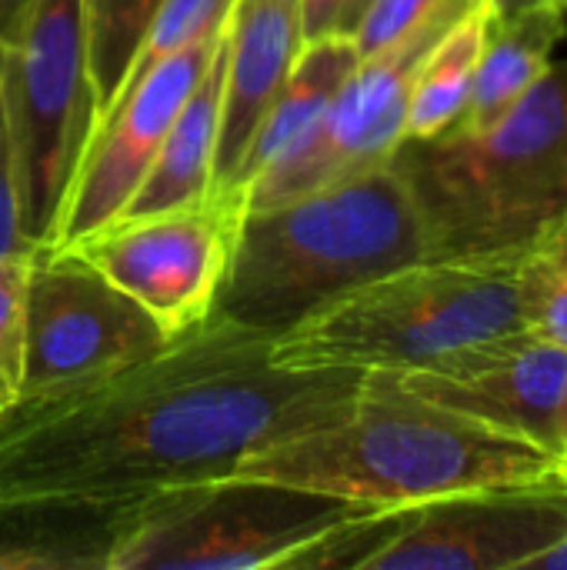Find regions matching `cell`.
I'll list each match as a JSON object with an SVG mask.
<instances>
[{
    "mask_svg": "<svg viewBox=\"0 0 567 570\" xmlns=\"http://www.w3.org/2000/svg\"><path fill=\"white\" fill-rule=\"evenodd\" d=\"M364 374L281 367L274 337L224 314L100 377L0 417V498L144 501L234 474L244 458L341 417Z\"/></svg>",
    "mask_w": 567,
    "mask_h": 570,
    "instance_id": "6da1fadb",
    "label": "cell"
},
{
    "mask_svg": "<svg viewBox=\"0 0 567 570\" xmlns=\"http://www.w3.org/2000/svg\"><path fill=\"white\" fill-rule=\"evenodd\" d=\"M234 474L274 478L371 511L567 478L551 448L411 397L371 374L341 417L254 451Z\"/></svg>",
    "mask_w": 567,
    "mask_h": 570,
    "instance_id": "7a4b0ae2",
    "label": "cell"
},
{
    "mask_svg": "<svg viewBox=\"0 0 567 570\" xmlns=\"http://www.w3.org/2000/svg\"><path fill=\"white\" fill-rule=\"evenodd\" d=\"M428 257L401 174L384 164L244 210L214 311L281 337L344 294Z\"/></svg>",
    "mask_w": 567,
    "mask_h": 570,
    "instance_id": "3957f363",
    "label": "cell"
},
{
    "mask_svg": "<svg viewBox=\"0 0 567 570\" xmlns=\"http://www.w3.org/2000/svg\"><path fill=\"white\" fill-rule=\"evenodd\" d=\"M388 164L418 207L428 257L541 244L567 217V60L488 127L401 140Z\"/></svg>",
    "mask_w": 567,
    "mask_h": 570,
    "instance_id": "277c9868",
    "label": "cell"
},
{
    "mask_svg": "<svg viewBox=\"0 0 567 570\" xmlns=\"http://www.w3.org/2000/svg\"><path fill=\"white\" fill-rule=\"evenodd\" d=\"M528 250L404 264L274 337V361L297 371L401 374L528 334L521 301Z\"/></svg>",
    "mask_w": 567,
    "mask_h": 570,
    "instance_id": "5b68a950",
    "label": "cell"
},
{
    "mask_svg": "<svg viewBox=\"0 0 567 570\" xmlns=\"http://www.w3.org/2000/svg\"><path fill=\"white\" fill-rule=\"evenodd\" d=\"M364 511L274 478H207L137 501L107 570H291Z\"/></svg>",
    "mask_w": 567,
    "mask_h": 570,
    "instance_id": "8992f818",
    "label": "cell"
},
{
    "mask_svg": "<svg viewBox=\"0 0 567 570\" xmlns=\"http://www.w3.org/2000/svg\"><path fill=\"white\" fill-rule=\"evenodd\" d=\"M567 534V478L364 511L291 570H528Z\"/></svg>",
    "mask_w": 567,
    "mask_h": 570,
    "instance_id": "52a82bcc",
    "label": "cell"
},
{
    "mask_svg": "<svg viewBox=\"0 0 567 570\" xmlns=\"http://www.w3.org/2000/svg\"><path fill=\"white\" fill-rule=\"evenodd\" d=\"M0 94L30 247H50L84 150L97 130L80 0H33L0 43Z\"/></svg>",
    "mask_w": 567,
    "mask_h": 570,
    "instance_id": "ba28073f",
    "label": "cell"
},
{
    "mask_svg": "<svg viewBox=\"0 0 567 570\" xmlns=\"http://www.w3.org/2000/svg\"><path fill=\"white\" fill-rule=\"evenodd\" d=\"M241 217V194L214 190L174 210L117 217L60 250L84 257L177 337L214 314Z\"/></svg>",
    "mask_w": 567,
    "mask_h": 570,
    "instance_id": "9c48e42d",
    "label": "cell"
},
{
    "mask_svg": "<svg viewBox=\"0 0 567 570\" xmlns=\"http://www.w3.org/2000/svg\"><path fill=\"white\" fill-rule=\"evenodd\" d=\"M167 341L164 327L84 257L60 247L33 250L27 277L23 397L127 367Z\"/></svg>",
    "mask_w": 567,
    "mask_h": 570,
    "instance_id": "30bf717a",
    "label": "cell"
},
{
    "mask_svg": "<svg viewBox=\"0 0 567 570\" xmlns=\"http://www.w3.org/2000/svg\"><path fill=\"white\" fill-rule=\"evenodd\" d=\"M465 13L434 17L391 47L361 57L317 127L277 167L244 187V210L384 167L404 140L408 100L424 57Z\"/></svg>",
    "mask_w": 567,
    "mask_h": 570,
    "instance_id": "8fae6325",
    "label": "cell"
},
{
    "mask_svg": "<svg viewBox=\"0 0 567 570\" xmlns=\"http://www.w3.org/2000/svg\"><path fill=\"white\" fill-rule=\"evenodd\" d=\"M224 33L227 27L164 57L114 100L84 150L50 247H67L120 217L147 177L180 104L190 97L207 63L221 50Z\"/></svg>",
    "mask_w": 567,
    "mask_h": 570,
    "instance_id": "7c38bea8",
    "label": "cell"
},
{
    "mask_svg": "<svg viewBox=\"0 0 567 570\" xmlns=\"http://www.w3.org/2000/svg\"><path fill=\"white\" fill-rule=\"evenodd\" d=\"M371 377L461 417L531 438L558 454L555 438L567 397V354L531 334L491 341L431 367Z\"/></svg>",
    "mask_w": 567,
    "mask_h": 570,
    "instance_id": "4fadbf2b",
    "label": "cell"
},
{
    "mask_svg": "<svg viewBox=\"0 0 567 570\" xmlns=\"http://www.w3.org/2000/svg\"><path fill=\"white\" fill-rule=\"evenodd\" d=\"M301 0H237L224 37V110L214 190L234 194L247 144L304 50Z\"/></svg>",
    "mask_w": 567,
    "mask_h": 570,
    "instance_id": "5bb4252c",
    "label": "cell"
},
{
    "mask_svg": "<svg viewBox=\"0 0 567 570\" xmlns=\"http://www.w3.org/2000/svg\"><path fill=\"white\" fill-rule=\"evenodd\" d=\"M137 501L0 498V570H107Z\"/></svg>",
    "mask_w": 567,
    "mask_h": 570,
    "instance_id": "9a60e30c",
    "label": "cell"
},
{
    "mask_svg": "<svg viewBox=\"0 0 567 570\" xmlns=\"http://www.w3.org/2000/svg\"><path fill=\"white\" fill-rule=\"evenodd\" d=\"M221 110H224V43L207 63L190 97L180 104L147 177L140 180L120 217L160 214L184 204H197L207 194H214Z\"/></svg>",
    "mask_w": 567,
    "mask_h": 570,
    "instance_id": "2e32d148",
    "label": "cell"
},
{
    "mask_svg": "<svg viewBox=\"0 0 567 570\" xmlns=\"http://www.w3.org/2000/svg\"><path fill=\"white\" fill-rule=\"evenodd\" d=\"M358 60L361 53L354 40L344 33H331L304 43L291 77L277 90L274 104L267 107L247 144V154L237 167L234 194H244L251 180L277 167L317 127V120L324 117V110L331 107V100L358 67Z\"/></svg>",
    "mask_w": 567,
    "mask_h": 570,
    "instance_id": "e0dca14e",
    "label": "cell"
},
{
    "mask_svg": "<svg viewBox=\"0 0 567 570\" xmlns=\"http://www.w3.org/2000/svg\"><path fill=\"white\" fill-rule=\"evenodd\" d=\"M567 30V13L555 3L528 7L515 17L495 20L488 27V40L475 70L471 100L458 127H488L501 114H508L555 63L551 53Z\"/></svg>",
    "mask_w": 567,
    "mask_h": 570,
    "instance_id": "ac0fdd59",
    "label": "cell"
},
{
    "mask_svg": "<svg viewBox=\"0 0 567 570\" xmlns=\"http://www.w3.org/2000/svg\"><path fill=\"white\" fill-rule=\"evenodd\" d=\"M488 27H491V3L481 0L458 23H451V30L431 47L411 87L404 140L438 137L458 127L471 100V83L488 40Z\"/></svg>",
    "mask_w": 567,
    "mask_h": 570,
    "instance_id": "d6986e66",
    "label": "cell"
},
{
    "mask_svg": "<svg viewBox=\"0 0 567 570\" xmlns=\"http://www.w3.org/2000/svg\"><path fill=\"white\" fill-rule=\"evenodd\" d=\"M157 7H160V0H80L100 117L110 110V104L124 90L134 53H137ZM100 117H97V124H100Z\"/></svg>",
    "mask_w": 567,
    "mask_h": 570,
    "instance_id": "ffe728a7",
    "label": "cell"
},
{
    "mask_svg": "<svg viewBox=\"0 0 567 570\" xmlns=\"http://www.w3.org/2000/svg\"><path fill=\"white\" fill-rule=\"evenodd\" d=\"M234 3L237 0H160L157 13L147 23V33L140 40L137 53H134V63H130L127 80H124V90L140 73H147L154 63H160L164 57H170V53H177V50H184L190 43H201V40L221 33L227 27L231 13H234Z\"/></svg>",
    "mask_w": 567,
    "mask_h": 570,
    "instance_id": "44dd1931",
    "label": "cell"
},
{
    "mask_svg": "<svg viewBox=\"0 0 567 570\" xmlns=\"http://www.w3.org/2000/svg\"><path fill=\"white\" fill-rule=\"evenodd\" d=\"M30 261L33 250H20L0 261V417L23 397Z\"/></svg>",
    "mask_w": 567,
    "mask_h": 570,
    "instance_id": "7402d4cb",
    "label": "cell"
},
{
    "mask_svg": "<svg viewBox=\"0 0 567 570\" xmlns=\"http://www.w3.org/2000/svg\"><path fill=\"white\" fill-rule=\"evenodd\" d=\"M525 331L567 354V271L535 244L521 271Z\"/></svg>",
    "mask_w": 567,
    "mask_h": 570,
    "instance_id": "603a6c76",
    "label": "cell"
},
{
    "mask_svg": "<svg viewBox=\"0 0 567 570\" xmlns=\"http://www.w3.org/2000/svg\"><path fill=\"white\" fill-rule=\"evenodd\" d=\"M475 3H481V0H371L348 37L354 40L358 53L368 57V53L391 47L414 27L434 20V17H444V13L471 10Z\"/></svg>",
    "mask_w": 567,
    "mask_h": 570,
    "instance_id": "cb8c5ba5",
    "label": "cell"
},
{
    "mask_svg": "<svg viewBox=\"0 0 567 570\" xmlns=\"http://www.w3.org/2000/svg\"><path fill=\"white\" fill-rule=\"evenodd\" d=\"M20 250H33V247L23 234L17 160H13L10 127H7V110H3V94H0V261Z\"/></svg>",
    "mask_w": 567,
    "mask_h": 570,
    "instance_id": "d4e9b609",
    "label": "cell"
},
{
    "mask_svg": "<svg viewBox=\"0 0 567 570\" xmlns=\"http://www.w3.org/2000/svg\"><path fill=\"white\" fill-rule=\"evenodd\" d=\"M348 3L351 0H301L304 40H321V37L341 33Z\"/></svg>",
    "mask_w": 567,
    "mask_h": 570,
    "instance_id": "484cf974",
    "label": "cell"
},
{
    "mask_svg": "<svg viewBox=\"0 0 567 570\" xmlns=\"http://www.w3.org/2000/svg\"><path fill=\"white\" fill-rule=\"evenodd\" d=\"M30 3L33 0H0V43L17 30V23L23 20V13H27Z\"/></svg>",
    "mask_w": 567,
    "mask_h": 570,
    "instance_id": "4316f807",
    "label": "cell"
},
{
    "mask_svg": "<svg viewBox=\"0 0 567 570\" xmlns=\"http://www.w3.org/2000/svg\"><path fill=\"white\" fill-rule=\"evenodd\" d=\"M541 247L548 250V257H551L555 264H561L567 271V217L548 234V237H545V240H541Z\"/></svg>",
    "mask_w": 567,
    "mask_h": 570,
    "instance_id": "83f0119b",
    "label": "cell"
},
{
    "mask_svg": "<svg viewBox=\"0 0 567 570\" xmlns=\"http://www.w3.org/2000/svg\"><path fill=\"white\" fill-rule=\"evenodd\" d=\"M528 570H567V534L545 554H538Z\"/></svg>",
    "mask_w": 567,
    "mask_h": 570,
    "instance_id": "f1b7e54d",
    "label": "cell"
},
{
    "mask_svg": "<svg viewBox=\"0 0 567 570\" xmlns=\"http://www.w3.org/2000/svg\"><path fill=\"white\" fill-rule=\"evenodd\" d=\"M491 3V13L495 20H505V17H515L528 7H538V3H548V0H488Z\"/></svg>",
    "mask_w": 567,
    "mask_h": 570,
    "instance_id": "f546056e",
    "label": "cell"
},
{
    "mask_svg": "<svg viewBox=\"0 0 567 570\" xmlns=\"http://www.w3.org/2000/svg\"><path fill=\"white\" fill-rule=\"evenodd\" d=\"M368 3H371V0H351V3H348V13H344V27H341V33H344V37H348V33L354 30V23H358V20H361V13L368 10Z\"/></svg>",
    "mask_w": 567,
    "mask_h": 570,
    "instance_id": "4dcf8cb0",
    "label": "cell"
},
{
    "mask_svg": "<svg viewBox=\"0 0 567 570\" xmlns=\"http://www.w3.org/2000/svg\"><path fill=\"white\" fill-rule=\"evenodd\" d=\"M555 448H558V458H561V464H565V471H567V397H565V407H561V417H558V438H555Z\"/></svg>",
    "mask_w": 567,
    "mask_h": 570,
    "instance_id": "1f68e13d",
    "label": "cell"
},
{
    "mask_svg": "<svg viewBox=\"0 0 567 570\" xmlns=\"http://www.w3.org/2000/svg\"><path fill=\"white\" fill-rule=\"evenodd\" d=\"M555 3H558V7H561V10L567 13V0H555Z\"/></svg>",
    "mask_w": 567,
    "mask_h": 570,
    "instance_id": "d6a6232c",
    "label": "cell"
},
{
    "mask_svg": "<svg viewBox=\"0 0 567 570\" xmlns=\"http://www.w3.org/2000/svg\"><path fill=\"white\" fill-rule=\"evenodd\" d=\"M565 474H567V471H565Z\"/></svg>",
    "mask_w": 567,
    "mask_h": 570,
    "instance_id": "836d02e7",
    "label": "cell"
}]
</instances>
